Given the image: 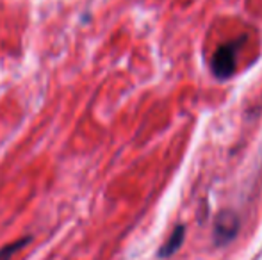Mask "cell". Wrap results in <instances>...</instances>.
Returning <instances> with one entry per match:
<instances>
[{
  "instance_id": "1",
  "label": "cell",
  "mask_w": 262,
  "mask_h": 260,
  "mask_svg": "<svg viewBox=\"0 0 262 260\" xmlns=\"http://www.w3.org/2000/svg\"><path fill=\"white\" fill-rule=\"evenodd\" d=\"M245 36L241 39H235V41L225 43L220 49L214 52L212 56V63H210V68H212V73L217 77V79H228V77L234 75L235 72V56H237L239 46L245 43Z\"/></svg>"
},
{
  "instance_id": "2",
  "label": "cell",
  "mask_w": 262,
  "mask_h": 260,
  "mask_svg": "<svg viewBox=\"0 0 262 260\" xmlns=\"http://www.w3.org/2000/svg\"><path fill=\"white\" fill-rule=\"evenodd\" d=\"M239 230V218L234 210L227 208V210H221L217 214L216 221H214V243L217 246H225L228 244L235 235H237Z\"/></svg>"
},
{
  "instance_id": "3",
  "label": "cell",
  "mask_w": 262,
  "mask_h": 260,
  "mask_svg": "<svg viewBox=\"0 0 262 260\" xmlns=\"http://www.w3.org/2000/svg\"><path fill=\"white\" fill-rule=\"evenodd\" d=\"M184 237H186V226H184V225L175 226L173 233L168 237V241L162 244L161 250H159V257H161V258H169L171 255H175L177 251L180 250V246L184 244Z\"/></svg>"
},
{
  "instance_id": "4",
  "label": "cell",
  "mask_w": 262,
  "mask_h": 260,
  "mask_svg": "<svg viewBox=\"0 0 262 260\" xmlns=\"http://www.w3.org/2000/svg\"><path fill=\"white\" fill-rule=\"evenodd\" d=\"M29 243H31V237H21V239L6 244L4 248H0V260H11L13 255H16L18 251H20L21 248L27 246Z\"/></svg>"
}]
</instances>
